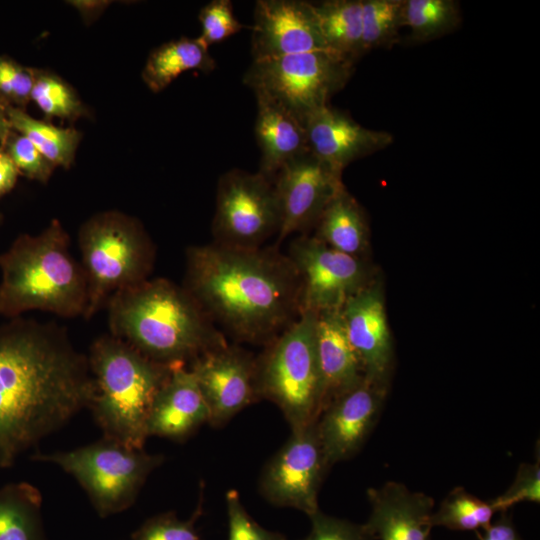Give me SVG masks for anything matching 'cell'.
<instances>
[{
    "mask_svg": "<svg viewBox=\"0 0 540 540\" xmlns=\"http://www.w3.org/2000/svg\"><path fill=\"white\" fill-rule=\"evenodd\" d=\"M95 393L87 355L53 323L0 325V468L66 425Z\"/></svg>",
    "mask_w": 540,
    "mask_h": 540,
    "instance_id": "1",
    "label": "cell"
},
{
    "mask_svg": "<svg viewBox=\"0 0 540 540\" xmlns=\"http://www.w3.org/2000/svg\"><path fill=\"white\" fill-rule=\"evenodd\" d=\"M184 288L242 342L266 345L300 314L297 271L276 248L191 246Z\"/></svg>",
    "mask_w": 540,
    "mask_h": 540,
    "instance_id": "2",
    "label": "cell"
},
{
    "mask_svg": "<svg viewBox=\"0 0 540 540\" xmlns=\"http://www.w3.org/2000/svg\"><path fill=\"white\" fill-rule=\"evenodd\" d=\"M105 306L110 335L161 364H186L226 344L191 294L163 278L123 288Z\"/></svg>",
    "mask_w": 540,
    "mask_h": 540,
    "instance_id": "3",
    "label": "cell"
},
{
    "mask_svg": "<svg viewBox=\"0 0 540 540\" xmlns=\"http://www.w3.org/2000/svg\"><path fill=\"white\" fill-rule=\"evenodd\" d=\"M0 271V315L13 319L41 310L65 318L83 317L87 280L59 220H51L39 234L18 236L0 254Z\"/></svg>",
    "mask_w": 540,
    "mask_h": 540,
    "instance_id": "4",
    "label": "cell"
},
{
    "mask_svg": "<svg viewBox=\"0 0 540 540\" xmlns=\"http://www.w3.org/2000/svg\"><path fill=\"white\" fill-rule=\"evenodd\" d=\"M87 358L95 385L89 409L103 437L143 449L153 401L174 364L155 362L110 334L92 343Z\"/></svg>",
    "mask_w": 540,
    "mask_h": 540,
    "instance_id": "5",
    "label": "cell"
},
{
    "mask_svg": "<svg viewBox=\"0 0 540 540\" xmlns=\"http://www.w3.org/2000/svg\"><path fill=\"white\" fill-rule=\"evenodd\" d=\"M316 317L312 311L300 312L257 357L259 398L278 406L291 431L316 423L323 409Z\"/></svg>",
    "mask_w": 540,
    "mask_h": 540,
    "instance_id": "6",
    "label": "cell"
},
{
    "mask_svg": "<svg viewBox=\"0 0 540 540\" xmlns=\"http://www.w3.org/2000/svg\"><path fill=\"white\" fill-rule=\"evenodd\" d=\"M78 237L88 288L83 317L90 319L112 294L148 279L154 248L141 223L118 211L95 214Z\"/></svg>",
    "mask_w": 540,
    "mask_h": 540,
    "instance_id": "7",
    "label": "cell"
},
{
    "mask_svg": "<svg viewBox=\"0 0 540 540\" xmlns=\"http://www.w3.org/2000/svg\"><path fill=\"white\" fill-rule=\"evenodd\" d=\"M32 460L55 464L70 474L86 492L97 514L105 518L134 504L148 476L165 457L102 437L68 451L37 452Z\"/></svg>",
    "mask_w": 540,
    "mask_h": 540,
    "instance_id": "8",
    "label": "cell"
},
{
    "mask_svg": "<svg viewBox=\"0 0 540 540\" xmlns=\"http://www.w3.org/2000/svg\"><path fill=\"white\" fill-rule=\"evenodd\" d=\"M353 67L354 62L332 51L316 50L255 60L243 80L255 95L270 99L304 123L344 88Z\"/></svg>",
    "mask_w": 540,
    "mask_h": 540,
    "instance_id": "9",
    "label": "cell"
},
{
    "mask_svg": "<svg viewBox=\"0 0 540 540\" xmlns=\"http://www.w3.org/2000/svg\"><path fill=\"white\" fill-rule=\"evenodd\" d=\"M280 224L273 181L261 173L233 169L217 186L213 235L216 243L258 248Z\"/></svg>",
    "mask_w": 540,
    "mask_h": 540,
    "instance_id": "10",
    "label": "cell"
},
{
    "mask_svg": "<svg viewBox=\"0 0 540 540\" xmlns=\"http://www.w3.org/2000/svg\"><path fill=\"white\" fill-rule=\"evenodd\" d=\"M328 469L314 423L291 431L263 468L259 490L270 504L310 516L319 510L318 494Z\"/></svg>",
    "mask_w": 540,
    "mask_h": 540,
    "instance_id": "11",
    "label": "cell"
},
{
    "mask_svg": "<svg viewBox=\"0 0 540 540\" xmlns=\"http://www.w3.org/2000/svg\"><path fill=\"white\" fill-rule=\"evenodd\" d=\"M287 256L299 277L300 312L341 309L368 283L361 258L337 251L315 237L293 240Z\"/></svg>",
    "mask_w": 540,
    "mask_h": 540,
    "instance_id": "12",
    "label": "cell"
},
{
    "mask_svg": "<svg viewBox=\"0 0 540 540\" xmlns=\"http://www.w3.org/2000/svg\"><path fill=\"white\" fill-rule=\"evenodd\" d=\"M273 186L280 216L278 242L315 226L328 203L344 187L342 173L310 151L284 164Z\"/></svg>",
    "mask_w": 540,
    "mask_h": 540,
    "instance_id": "13",
    "label": "cell"
},
{
    "mask_svg": "<svg viewBox=\"0 0 540 540\" xmlns=\"http://www.w3.org/2000/svg\"><path fill=\"white\" fill-rule=\"evenodd\" d=\"M209 409V423L221 427L259 398L257 357L236 345L208 350L190 362Z\"/></svg>",
    "mask_w": 540,
    "mask_h": 540,
    "instance_id": "14",
    "label": "cell"
},
{
    "mask_svg": "<svg viewBox=\"0 0 540 540\" xmlns=\"http://www.w3.org/2000/svg\"><path fill=\"white\" fill-rule=\"evenodd\" d=\"M387 384L364 378L333 399L316 421L327 465L353 457L362 447L379 417Z\"/></svg>",
    "mask_w": 540,
    "mask_h": 540,
    "instance_id": "15",
    "label": "cell"
},
{
    "mask_svg": "<svg viewBox=\"0 0 540 540\" xmlns=\"http://www.w3.org/2000/svg\"><path fill=\"white\" fill-rule=\"evenodd\" d=\"M328 50L313 3L300 0H258L254 9L253 61Z\"/></svg>",
    "mask_w": 540,
    "mask_h": 540,
    "instance_id": "16",
    "label": "cell"
},
{
    "mask_svg": "<svg viewBox=\"0 0 540 540\" xmlns=\"http://www.w3.org/2000/svg\"><path fill=\"white\" fill-rule=\"evenodd\" d=\"M341 315L364 376L387 384L393 352L381 288L367 283L346 300Z\"/></svg>",
    "mask_w": 540,
    "mask_h": 540,
    "instance_id": "17",
    "label": "cell"
},
{
    "mask_svg": "<svg viewBox=\"0 0 540 540\" xmlns=\"http://www.w3.org/2000/svg\"><path fill=\"white\" fill-rule=\"evenodd\" d=\"M303 124L309 151L340 173L351 162L383 150L393 142L390 133L367 129L330 105L312 112Z\"/></svg>",
    "mask_w": 540,
    "mask_h": 540,
    "instance_id": "18",
    "label": "cell"
},
{
    "mask_svg": "<svg viewBox=\"0 0 540 540\" xmlns=\"http://www.w3.org/2000/svg\"><path fill=\"white\" fill-rule=\"evenodd\" d=\"M367 496L371 513L364 526L374 540H430L432 497L392 481Z\"/></svg>",
    "mask_w": 540,
    "mask_h": 540,
    "instance_id": "19",
    "label": "cell"
},
{
    "mask_svg": "<svg viewBox=\"0 0 540 540\" xmlns=\"http://www.w3.org/2000/svg\"><path fill=\"white\" fill-rule=\"evenodd\" d=\"M205 423H209V409L193 373L186 364H174L153 401L148 437L182 442Z\"/></svg>",
    "mask_w": 540,
    "mask_h": 540,
    "instance_id": "20",
    "label": "cell"
},
{
    "mask_svg": "<svg viewBox=\"0 0 540 540\" xmlns=\"http://www.w3.org/2000/svg\"><path fill=\"white\" fill-rule=\"evenodd\" d=\"M315 345L320 370L323 409L337 396L356 386L364 373L347 337L341 309L317 313Z\"/></svg>",
    "mask_w": 540,
    "mask_h": 540,
    "instance_id": "21",
    "label": "cell"
},
{
    "mask_svg": "<svg viewBox=\"0 0 540 540\" xmlns=\"http://www.w3.org/2000/svg\"><path fill=\"white\" fill-rule=\"evenodd\" d=\"M255 96V136L261 151L258 172L273 181L284 164L309 151L306 131L303 123L280 105Z\"/></svg>",
    "mask_w": 540,
    "mask_h": 540,
    "instance_id": "22",
    "label": "cell"
},
{
    "mask_svg": "<svg viewBox=\"0 0 540 540\" xmlns=\"http://www.w3.org/2000/svg\"><path fill=\"white\" fill-rule=\"evenodd\" d=\"M208 48L199 37H181L162 44L147 58L142 71L144 83L152 92L158 93L186 71L211 72L215 69V61Z\"/></svg>",
    "mask_w": 540,
    "mask_h": 540,
    "instance_id": "23",
    "label": "cell"
},
{
    "mask_svg": "<svg viewBox=\"0 0 540 540\" xmlns=\"http://www.w3.org/2000/svg\"><path fill=\"white\" fill-rule=\"evenodd\" d=\"M314 236L342 253L359 257L368 244V227L357 201L341 188L321 214Z\"/></svg>",
    "mask_w": 540,
    "mask_h": 540,
    "instance_id": "24",
    "label": "cell"
},
{
    "mask_svg": "<svg viewBox=\"0 0 540 540\" xmlns=\"http://www.w3.org/2000/svg\"><path fill=\"white\" fill-rule=\"evenodd\" d=\"M0 540H47L36 486L22 481L0 488Z\"/></svg>",
    "mask_w": 540,
    "mask_h": 540,
    "instance_id": "25",
    "label": "cell"
},
{
    "mask_svg": "<svg viewBox=\"0 0 540 540\" xmlns=\"http://www.w3.org/2000/svg\"><path fill=\"white\" fill-rule=\"evenodd\" d=\"M324 43L355 63L365 54L362 38V0H327L313 4Z\"/></svg>",
    "mask_w": 540,
    "mask_h": 540,
    "instance_id": "26",
    "label": "cell"
},
{
    "mask_svg": "<svg viewBox=\"0 0 540 540\" xmlns=\"http://www.w3.org/2000/svg\"><path fill=\"white\" fill-rule=\"evenodd\" d=\"M12 129L25 136L55 167L68 169L74 162L81 133L31 117L14 107H4Z\"/></svg>",
    "mask_w": 540,
    "mask_h": 540,
    "instance_id": "27",
    "label": "cell"
},
{
    "mask_svg": "<svg viewBox=\"0 0 540 540\" xmlns=\"http://www.w3.org/2000/svg\"><path fill=\"white\" fill-rule=\"evenodd\" d=\"M461 21L459 4L454 0H404L403 27L409 38L422 43L454 31Z\"/></svg>",
    "mask_w": 540,
    "mask_h": 540,
    "instance_id": "28",
    "label": "cell"
},
{
    "mask_svg": "<svg viewBox=\"0 0 540 540\" xmlns=\"http://www.w3.org/2000/svg\"><path fill=\"white\" fill-rule=\"evenodd\" d=\"M495 513L490 502L475 497L462 487H456L433 512L431 522L433 527L471 531L488 527Z\"/></svg>",
    "mask_w": 540,
    "mask_h": 540,
    "instance_id": "29",
    "label": "cell"
},
{
    "mask_svg": "<svg viewBox=\"0 0 540 540\" xmlns=\"http://www.w3.org/2000/svg\"><path fill=\"white\" fill-rule=\"evenodd\" d=\"M404 0H362V38L365 53L391 48L399 42Z\"/></svg>",
    "mask_w": 540,
    "mask_h": 540,
    "instance_id": "30",
    "label": "cell"
},
{
    "mask_svg": "<svg viewBox=\"0 0 540 540\" xmlns=\"http://www.w3.org/2000/svg\"><path fill=\"white\" fill-rule=\"evenodd\" d=\"M31 101L49 118L74 121L86 112L77 93L68 83L53 73L39 69H35Z\"/></svg>",
    "mask_w": 540,
    "mask_h": 540,
    "instance_id": "31",
    "label": "cell"
},
{
    "mask_svg": "<svg viewBox=\"0 0 540 540\" xmlns=\"http://www.w3.org/2000/svg\"><path fill=\"white\" fill-rule=\"evenodd\" d=\"M203 492L192 516L179 519L174 511L163 512L147 519L136 529L131 540H202L196 522L202 514Z\"/></svg>",
    "mask_w": 540,
    "mask_h": 540,
    "instance_id": "32",
    "label": "cell"
},
{
    "mask_svg": "<svg viewBox=\"0 0 540 540\" xmlns=\"http://www.w3.org/2000/svg\"><path fill=\"white\" fill-rule=\"evenodd\" d=\"M35 69L0 56V105L25 110L31 101Z\"/></svg>",
    "mask_w": 540,
    "mask_h": 540,
    "instance_id": "33",
    "label": "cell"
},
{
    "mask_svg": "<svg viewBox=\"0 0 540 540\" xmlns=\"http://www.w3.org/2000/svg\"><path fill=\"white\" fill-rule=\"evenodd\" d=\"M18 173L46 183L56 168L25 136L12 131L2 145Z\"/></svg>",
    "mask_w": 540,
    "mask_h": 540,
    "instance_id": "34",
    "label": "cell"
},
{
    "mask_svg": "<svg viewBox=\"0 0 540 540\" xmlns=\"http://www.w3.org/2000/svg\"><path fill=\"white\" fill-rule=\"evenodd\" d=\"M201 35L199 38L209 47L241 31L243 25L233 14L229 0H213L199 13Z\"/></svg>",
    "mask_w": 540,
    "mask_h": 540,
    "instance_id": "35",
    "label": "cell"
},
{
    "mask_svg": "<svg viewBox=\"0 0 540 540\" xmlns=\"http://www.w3.org/2000/svg\"><path fill=\"white\" fill-rule=\"evenodd\" d=\"M228 515V540H288L283 534L259 525L244 508L236 490L225 495Z\"/></svg>",
    "mask_w": 540,
    "mask_h": 540,
    "instance_id": "36",
    "label": "cell"
},
{
    "mask_svg": "<svg viewBox=\"0 0 540 540\" xmlns=\"http://www.w3.org/2000/svg\"><path fill=\"white\" fill-rule=\"evenodd\" d=\"M540 501V465L522 463L510 488L490 501L496 512H507L521 502L539 503Z\"/></svg>",
    "mask_w": 540,
    "mask_h": 540,
    "instance_id": "37",
    "label": "cell"
},
{
    "mask_svg": "<svg viewBox=\"0 0 540 540\" xmlns=\"http://www.w3.org/2000/svg\"><path fill=\"white\" fill-rule=\"evenodd\" d=\"M308 517L311 529L302 540H374L364 524L327 515L320 509Z\"/></svg>",
    "mask_w": 540,
    "mask_h": 540,
    "instance_id": "38",
    "label": "cell"
},
{
    "mask_svg": "<svg viewBox=\"0 0 540 540\" xmlns=\"http://www.w3.org/2000/svg\"><path fill=\"white\" fill-rule=\"evenodd\" d=\"M479 540H520L513 522L506 512L501 513L500 519L484 529Z\"/></svg>",
    "mask_w": 540,
    "mask_h": 540,
    "instance_id": "39",
    "label": "cell"
},
{
    "mask_svg": "<svg viewBox=\"0 0 540 540\" xmlns=\"http://www.w3.org/2000/svg\"><path fill=\"white\" fill-rule=\"evenodd\" d=\"M18 170L5 148L0 145V197L10 192L18 178Z\"/></svg>",
    "mask_w": 540,
    "mask_h": 540,
    "instance_id": "40",
    "label": "cell"
},
{
    "mask_svg": "<svg viewBox=\"0 0 540 540\" xmlns=\"http://www.w3.org/2000/svg\"><path fill=\"white\" fill-rule=\"evenodd\" d=\"M13 131L5 113V108L0 105V145H3Z\"/></svg>",
    "mask_w": 540,
    "mask_h": 540,
    "instance_id": "41",
    "label": "cell"
}]
</instances>
